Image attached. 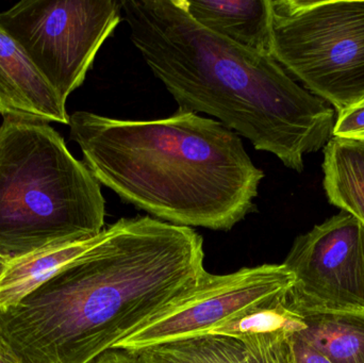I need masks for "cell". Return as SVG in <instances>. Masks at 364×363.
Returning <instances> with one entry per match:
<instances>
[{
	"instance_id": "6da1fadb",
	"label": "cell",
	"mask_w": 364,
	"mask_h": 363,
	"mask_svg": "<svg viewBox=\"0 0 364 363\" xmlns=\"http://www.w3.org/2000/svg\"><path fill=\"white\" fill-rule=\"evenodd\" d=\"M203 240L149 215L105 227L95 244L0 311L2 363H92L198 286Z\"/></svg>"
},
{
	"instance_id": "7a4b0ae2",
	"label": "cell",
	"mask_w": 364,
	"mask_h": 363,
	"mask_svg": "<svg viewBox=\"0 0 364 363\" xmlns=\"http://www.w3.org/2000/svg\"><path fill=\"white\" fill-rule=\"evenodd\" d=\"M130 40L178 104L215 117L301 173L304 155L333 138L335 111L267 53L239 46L193 21L181 0H122Z\"/></svg>"
},
{
	"instance_id": "3957f363",
	"label": "cell",
	"mask_w": 364,
	"mask_h": 363,
	"mask_svg": "<svg viewBox=\"0 0 364 363\" xmlns=\"http://www.w3.org/2000/svg\"><path fill=\"white\" fill-rule=\"evenodd\" d=\"M68 126L100 185L154 219L228 232L254 210L264 173L216 119L182 109L156 119L77 111Z\"/></svg>"
},
{
	"instance_id": "277c9868",
	"label": "cell",
	"mask_w": 364,
	"mask_h": 363,
	"mask_svg": "<svg viewBox=\"0 0 364 363\" xmlns=\"http://www.w3.org/2000/svg\"><path fill=\"white\" fill-rule=\"evenodd\" d=\"M100 183L49 124L0 125V262L104 230Z\"/></svg>"
},
{
	"instance_id": "5b68a950",
	"label": "cell",
	"mask_w": 364,
	"mask_h": 363,
	"mask_svg": "<svg viewBox=\"0 0 364 363\" xmlns=\"http://www.w3.org/2000/svg\"><path fill=\"white\" fill-rule=\"evenodd\" d=\"M271 55L338 111L364 98V0H269Z\"/></svg>"
},
{
	"instance_id": "8992f818",
	"label": "cell",
	"mask_w": 364,
	"mask_h": 363,
	"mask_svg": "<svg viewBox=\"0 0 364 363\" xmlns=\"http://www.w3.org/2000/svg\"><path fill=\"white\" fill-rule=\"evenodd\" d=\"M122 18L115 0H23L0 12V28L66 104Z\"/></svg>"
},
{
	"instance_id": "52a82bcc",
	"label": "cell",
	"mask_w": 364,
	"mask_h": 363,
	"mask_svg": "<svg viewBox=\"0 0 364 363\" xmlns=\"http://www.w3.org/2000/svg\"><path fill=\"white\" fill-rule=\"evenodd\" d=\"M294 281L284 264L243 268L227 275L207 272L197 287L119 341L112 350L132 353L205 336L212 328L250 309L288 300Z\"/></svg>"
},
{
	"instance_id": "ba28073f",
	"label": "cell",
	"mask_w": 364,
	"mask_h": 363,
	"mask_svg": "<svg viewBox=\"0 0 364 363\" xmlns=\"http://www.w3.org/2000/svg\"><path fill=\"white\" fill-rule=\"evenodd\" d=\"M284 264L295 278L288 306L301 317L364 311V225L350 213L297 237Z\"/></svg>"
},
{
	"instance_id": "9c48e42d",
	"label": "cell",
	"mask_w": 364,
	"mask_h": 363,
	"mask_svg": "<svg viewBox=\"0 0 364 363\" xmlns=\"http://www.w3.org/2000/svg\"><path fill=\"white\" fill-rule=\"evenodd\" d=\"M65 104L16 40L0 28V114L4 119L68 125Z\"/></svg>"
},
{
	"instance_id": "30bf717a",
	"label": "cell",
	"mask_w": 364,
	"mask_h": 363,
	"mask_svg": "<svg viewBox=\"0 0 364 363\" xmlns=\"http://www.w3.org/2000/svg\"><path fill=\"white\" fill-rule=\"evenodd\" d=\"M193 21L222 38L271 55L269 0H181Z\"/></svg>"
},
{
	"instance_id": "8fae6325",
	"label": "cell",
	"mask_w": 364,
	"mask_h": 363,
	"mask_svg": "<svg viewBox=\"0 0 364 363\" xmlns=\"http://www.w3.org/2000/svg\"><path fill=\"white\" fill-rule=\"evenodd\" d=\"M97 236L62 243L0 262V311L18 304L36 288L91 249Z\"/></svg>"
},
{
	"instance_id": "7c38bea8",
	"label": "cell",
	"mask_w": 364,
	"mask_h": 363,
	"mask_svg": "<svg viewBox=\"0 0 364 363\" xmlns=\"http://www.w3.org/2000/svg\"><path fill=\"white\" fill-rule=\"evenodd\" d=\"M323 170L329 202L364 225V143L331 139L324 147Z\"/></svg>"
},
{
	"instance_id": "4fadbf2b",
	"label": "cell",
	"mask_w": 364,
	"mask_h": 363,
	"mask_svg": "<svg viewBox=\"0 0 364 363\" xmlns=\"http://www.w3.org/2000/svg\"><path fill=\"white\" fill-rule=\"evenodd\" d=\"M296 334L333 363H364V311H328L304 315Z\"/></svg>"
},
{
	"instance_id": "5bb4252c",
	"label": "cell",
	"mask_w": 364,
	"mask_h": 363,
	"mask_svg": "<svg viewBox=\"0 0 364 363\" xmlns=\"http://www.w3.org/2000/svg\"><path fill=\"white\" fill-rule=\"evenodd\" d=\"M132 354L139 363H245L243 343L224 336L194 337Z\"/></svg>"
},
{
	"instance_id": "9a60e30c",
	"label": "cell",
	"mask_w": 364,
	"mask_h": 363,
	"mask_svg": "<svg viewBox=\"0 0 364 363\" xmlns=\"http://www.w3.org/2000/svg\"><path fill=\"white\" fill-rule=\"evenodd\" d=\"M305 328L303 317L288 306V300H278L250 309L229 321L215 326L205 336H224L240 339L256 332L288 330L301 332Z\"/></svg>"
},
{
	"instance_id": "2e32d148",
	"label": "cell",
	"mask_w": 364,
	"mask_h": 363,
	"mask_svg": "<svg viewBox=\"0 0 364 363\" xmlns=\"http://www.w3.org/2000/svg\"><path fill=\"white\" fill-rule=\"evenodd\" d=\"M288 330L256 332L241 337L245 363H296L292 335Z\"/></svg>"
},
{
	"instance_id": "e0dca14e",
	"label": "cell",
	"mask_w": 364,
	"mask_h": 363,
	"mask_svg": "<svg viewBox=\"0 0 364 363\" xmlns=\"http://www.w3.org/2000/svg\"><path fill=\"white\" fill-rule=\"evenodd\" d=\"M333 136L364 143V98L339 111Z\"/></svg>"
},
{
	"instance_id": "ac0fdd59",
	"label": "cell",
	"mask_w": 364,
	"mask_h": 363,
	"mask_svg": "<svg viewBox=\"0 0 364 363\" xmlns=\"http://www.w3.org/2000/svg\"><path fill=\"white\" fill-rule=\"evenodd\" d=\"M292 343L296 363H333L312 349L296 332L292 335Z\"/></svg>"
},
{
	"instance_id": "d6986e66",
	"label": "cell",
	"mask_w": 364,
	"mask_h": 363,
	"mask_svg": "<svg viewBox=\"0 0 364 363\" xmlns=\"http://www.w3.org/2000/svg\"><path fill=\"white\" fill-rule=\"evenodd\" d=\"M92 363H139L134 354L122 350H109Z\"/></svg>"
},
{
	"instance_id": "ffe728a7",
	"label": "cell",
	"mask_w": 364,
	"mask_h": 363,
	"mask_svg": "<svg viewBox=\"0 0 364 363\" xmlns=\"http://www.w3.org/2000/svg\"><path fill=\"white\" fill-rule=\"evenodd\" d=\"M0 363H2L1 359H0Z\"/></svg>"
}]
</instances>
